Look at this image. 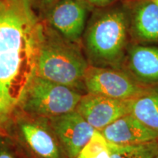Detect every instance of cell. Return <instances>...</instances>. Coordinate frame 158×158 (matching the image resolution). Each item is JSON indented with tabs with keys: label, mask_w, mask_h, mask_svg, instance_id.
<instances>
[{
	"label": "cell",
	"mask_w": 158,
	"mask_h": 158,
	"mask_svg": "<svg viewBox=\"0 0 158 158\" xmlns=\"http://www.w3.org/2000/svg\"><path fill=\"white\" fill-rule=\"evenodd\" d=\"M32 0H0V132L21 112L36 76L45 28Z\"/></svg>",
	"instance_id": "obj_1"
},
{
	"label": "cell",
	"mask_w": 158,
	"mask_h": 158,
	"mask_svg": "<svg viewBox=\"0 0 158 158\" xmlns=\"http://www.w3.org/2000/svg\"><path fill=\"white\" fill-rule=\"evenodd\" d=\"M89 66L73 42L45 30L36 76L81 92L85 90L84 76Z\"/></svg>",
	"instance_id": "obj_2"
},
{
	"label": "cell",
	"mask_w": 158,
	"mask_h": 158,
	"mask_svg": "<svg viewBox=\"0 0 158 158\" xmlns=\"http://www.w3.org/2000/svg\"><path fill=\"white\" fill-rule=\"evenodd\" d=\"M127 37V20L121 10H110L94 20L86 31L85 46L90 65L118 69Z\"/></svg>",
	"instance_id": "obj_3"
},
{
	"label": "cell",
	"mask_w": 158,
	"mask_h": 158,
	"mask_svg": "<svg viewBox=\"0 0 158 158\" xmlns=\"http://www.w3.org/2000/svg\"><path fill=\"white\" fill-rule=\"evenodd\" d=\"M84 94L73 89L36 76L29 86L21 112L51 118L76 110Z\"/></svg>",
	"instance_id": "obj_4"
},
{
	"label": "cell",
	"mask_w": 158,
	"mask_h": 158,
	"mask_svg": "<svg viewBox=\"0 0 158 158\" xmlns=\"http://www.w3.org/2000/svg\"><path fill=\"white\" fill-rule=\"evenodd\" d=\"M9 129L13 131V141L30 158H68L48 118L20 112Z\"/></svg>",
	"instance_id": "obj_5"
},
{
	"label": "cell",
	"mask_w": 158,
	"mask_h": 158,
	"mask_svg": "<svg viewBox=\"0 0 158 158\" xmlns=\"http://www.w3.org/2000/svg\"><path fill=\"white\" fill-rule=\"evenodd\" d=\"M84 82L87 93L121 100H133L152 88L141 84L124 71L90 64Z\"/></svg>",
	"instance_id": "obj_6"
},
{
	"label": "cell",
	"mask_w": 158,
	"mask_h": 158,
	"mask_svg": "<svg viewBox=\"0 0 158 158\" xmlns=\"http://www.w3.org/2000/svg\"><path fill=\"white\" fill-rule=\"evenodd\" d=\"M131 102L87 93L82 96L76 110L94 130L102 131L116 119L130 114Z\"/></svg>",
	"instance_id": "obj_7"
},
{
	"label": "cell",
	"mask_w": 158,
	"mask_h": 158,
	"mask_svg": "<svg viewBox=\"0 0 158 158\" xmlns=\"http://www.w3.org/2000/svg\"><path fill=\"white\" fill-rule=\"evenodd\" d=\"M68 158H76L94 130L76 110L48 118Z\"/></svg>",
	"instance_id": "obj_8"
},
{
	"label": "cell",
	"mask_w": 158,
	"mask_h": 158,
	"mask_svg": "<svg viewBox=\"0 0 158 158\" xmlns=\"http://www.w3.org/2000/svg\"><path fill=\"white\" fill-rule=\"evenodd\" d=\"M86 15L87 9L82 0H59L52 7L48 20L64 39L73 43L84 32Z\"/></svg>",
	"instance_id": "obj_9"
},
{
	"label": "cell",
	"mask_w": 158,
	"mask_h": 158,
	"mask_svg": "<svg viewBox=\"0 0 158 158\" xmlns=\"http://www.w3.org/2000/svg\"><path fill=\"white\" fill-rule=\"evenodd\" d=\"M108 142L133 145L157 141L158 134L150 130L131 114L122 116L100 131Z\"/></svg>",
	"instance_id": "obj_10"
},
{
	"label": "cell",
	"mask_w": 158,
	"mask_h": 158,
	"mask_svg": "<svg viewBox=\"0 0 158 158\" xmlns=\"http://www.w3.org/2000/svg\"><path fill=\"white\" fill-rule=\"evenodd\" d=\"M128 68L138 81L152 87L158 84V47L135 45L128 52Z\"/></svg>",
	"instance_id": "obj_11"
},
{
	"label": "cell",
	"mask_w": 158,
	"mask_h": 158,
	"mask_svg": "<svg viewBox=\"0 0 158 158\" xmlns=\"http://www.w3.org/2000/svg\"><path fill=\"white\" fill-rule=\"evenodd\" d=\"M132 29L138 39L158 42V6L152 0H140L132 15Z\"/></svg>",
	"instance_id": "obj_12"
},
{
	"label": "cell",
	"mask_w": 158,
	"mask_h": 158,
	"mask_svg": "<svg viewBox=\"0 0 158 158\" xmlns=\"http://www.w3.org/2000/svg\"><path fill=\"white\" fill-rule=\"evenodd\" d=\"M130 114L158 134V89H149L132 100Z\"/></svg>",
	"instance_id": "obj_13"
},
{
	"label": "cell",
	"mask_w": 158,
	"mask_h": 158,
	"mask_svg": "<svg viewBox=\"0 0 158 158\" xmlns=\"http://www.w3.org/2000/svg\"><path fill=\"white\" fill-rule=\"evenodd\" d=\"M110 158H155L158 152V140L133 145H118L108 142Z\"/></svg>",
	"instance_id": "obj_14"
},
{
	"label": "cell",
	"mask_w": 158,
	"mask_h": 158,
	"mask_svg": "<svg viewBox=\"0 0 158 158\" xmlns=\"http://www.w3.org/2000/svg\"><path fill=\"white\" fill-rule=\"evenodd\" d=\"M108 149V142L102 133L94 130L93 135L76 158H97Z\"/></svg>",
	"instance_id": "obj_15"
},
{
	"label": "cell",
	"mask_w": 158,
	"mask_h": 158,
	"mask_svg": "<svg viewBox=\"0 0 158 158\" xmlns=\"http://www.w3.org/2000/svg\"><path fill=\"white\" fill-rule=\"evenodd\" d=\"M6 135L0 132V158H19L16 144Z\"/></svg>",
	"instance_id": "obj_16"
},
{
	"label": "cell",
	"mask_w": 158,
	"mask_h": 158,
	"mask_svg": "<svg viewBox=\"0 0 158 158\" xmlns=\"http://www.w3.org/2000/svg\"><path fill=\"white\" fill-rule=\"evenodd\" d=\"M87 2H89L91 5H93L95 6H98V7H101V6H105L114 0H86Z\"/></svg>",
	"instance_id": "obj_17"
},
{
	"label": "cell",
	"mask_w": 158,
	"mask_h": 158,
	"mask_svg": "<svg viewBox=\"0 0 158 158\" xmlns=\"http://www.w3.org/2000/svg\"><path fill=\"white\" fill-rule=\"evenodd\" d=\"M41 2V3L45 6H50V5H54L56 3V0H40Z\"/></svg>",
	"instance_id": "obj_18"
},
{
	"label": "cell",
	"mask_w": 158,
	"mask_h": 158,
	"mask_svg": "<svg viewBox=\"0 0 158 158\" xmlns=\"http://www.w3.org/2000/svg\"><path fill=\"white\" fill-rule=\"evenodd\" d=\"M152 1L156 4V5L158 6V0H152Z\"/></svg>",
	"instance_id": "obj_19"
},
{
	"label": "cell",
	"mask_w": 158,
	"mask_h": 158,
	"mask_svg": "<svg viewBox=\"0 0 158 158\" xmlns=\"http://www.w3.org/2000/svg\"><path fill=\"white\" fill-rule=\"evenodd\" d=\"M155 158H158V152H157V155H156V156L155 157Z\"/></svg>",
	"instance_id": "obj_20"
}]
</instances>
